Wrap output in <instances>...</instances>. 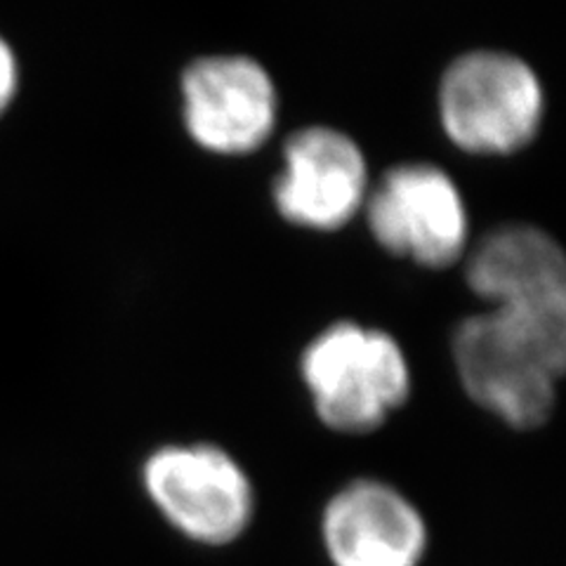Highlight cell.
<instances>
[{"label": "cell", "mask_w": 566, "mask_h": 566, "mask_svg": "<svg viewBox=\"0 0 566 566\" xmlns=\"http://www.w3.org/2000/svg\"><path fill=\"white\" fill-rule=\"evenodd\" d=\"M17 85H20V66H17L12 48L0 39V114L8 109Z\"/></svg>", "instance_id": "obj_10"}, {"label": "cell", "mask_w": 566, "mask_h": 566, "mask_svg": "<svg viewBox=\"0 0 566 566\" xmlns=\"http://www.w3.org/2000/svg\"><path fill=\"white\" fill-rule=\"evenodd\" d=\"M453 361L465 395L507 428L551 420L566 368V312L491 307L453 335Z\"/></svg>", "instance_id": "obj_1"}, {"label": "cell", "mask_w": 566, "mask_h": 566, "mask_svg": "<svg viewBox=\"0 0 566 566\" xmlns=\"http://www.w3.org/2000/svg\"><path fill=\"white\" fill-rule=\"evenodd\" d=\"M318 528L333 566H420L430 547V526L420 507L374 476L335 491Z\"/></svg>", "instance_id": "obj_7"}, {"label": "cell", "mask_w": 566, "mask_h": 566, "mask_svg": "<svg viewBox=\"0 0 566 566\" xmlns=\"http://www.w3.org/2000/svg\"><path fill=\"white\" fill-rule=\"evenodd\" d=\"M374 239L399 258L430 270L455 264L468 251L470 218L451 175L432 164L389 168L364 203Z\"/></svg>", "instance_id": "obj_5"}, {"label": "cell", "mask_w": 566, "mask_h": 566, "mask_svg": "<svg viewBox=\"0 0 566 566\" xmlns=\"http://www.w3.org/2000/svg\"><path fill=\"white\" fill-rule=\"evenodd\" d=\"M142 491L170 528L203 547H227L255 517L251 474L208 441L154 449L139 468Z\"/></svg>", "instance_id": "obj_4"}, {"label": "cell", "mask_w": 566, "mask_h": 566, "mask_svg": "<svg viewBox=\"0 0 566 566\" xmlns=\"http://www.w3.org/2000/svg\"><path fill=\"white\" fill-rule=\"evenodd\" d=\"M465 274L491 307L566 312V260L559 243L538 227L493 229L472 248Z\"/></svg>", "instance_id": "obj_9"}, {"label": "cell", "mask_w": 566, "mask_h": 566, "mask_svg": "<svg viewBox=\"0 0 566 566\" xmlns=\"http://www.w3.org/2000/svg\"><path fill=\"white\" fill-rule=\"evenodd\" d=\"M543 116L545 93L538 74L510 52H465L441 76V128L468 154H515L538 135Z\"/></svg>", "instance_id": "obj_3"}, {"label": "cell", "mask_w": 566, "mask_h": 566, "mask_svg": "<svg viewBox=\"0 0 566 566\" xmlns=\"http://www.w3.org/2000/svg\"><path fill=\"white\" fill-rule=\"evenodd\" d=\"M368 166L349 135L326 126L295 130L283 149L274 206L295 227L333 232L364 210Z\"/></svg>", "instance_id": "obj_8"}, {"label": "cell", "mask_w": 566, "mask_h": 566, "mask_svg": "<svg viewBox=\"0 0 566 566\" xmlns=\"http://www.w3.org/2000/svg\"><path fill=\"white\" fill-rule=\"evenodd\" d=\"M300 374L316 418L338 434H370L411 397V366L392 335L338 322L305 347Z\"/></svg>", "instance_id": "obj_2"}, {"label": "cell", "mask_w": 566, "mask_h": 566, "mask_svg": "<svg viewBox=\"0 0 566 566\" xmlns=\"http://www.w3.org/2000/svg\"><path fill=\"white\" fill-rule=\"evenodd\" d=\"M180 91L187 133L206 151L253 154L276 128V85L268 69L245 55H210L191 62Z\"/></svg>", "instance_id": "obj_6"}]
</instances>
